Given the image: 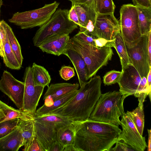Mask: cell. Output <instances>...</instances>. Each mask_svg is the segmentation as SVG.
Masks as SVG:
<instances>
[{"instance_id": "obj_31", "label": "cell", "mask_w": 151, "mask_h": 151, "mask_svg": "<svg viewBox=\"0 0 151 151\" xmlns=\"http://www.w3.org/2000/svg\"><path fill=\"white\" fill-rule=\"evenodd\" d=\"M115 6L112 0H99L97 14H114Z\"/></svg>"}, {"instance_id": "obj_43", "label": "cell", "mask_w": 151, "mask_h": 151, "mask_svg": "<svg viewBox=\"0 0 151 151\" xmlns=\"http://www.w3.org/2000/svg\"><path fill=\"white\" fill-rule=\"evenodd\" d=\"M64 148V146L59 141H57L53 144L50 151H63Z\"/></svg>"}, {"instance_id": "obj_29", "label": "cell", "mask_w": 151, "mask_h": 151, "mask_svg": "<svg viewBox=\"0 0 151 151\" xmlns=\"http://www.w3.org/2000/svg\"><path fill=\"white\" fill-rule=\"evenodd\" d=\"M33 115L34 120L53 123L60 127L73 123L75 121L67 118L54 114L42 115Z\"/></svg>"}, {"instance_id": "obj_16", "label": "cell", "mask_w": 151, "mask_h": 151, "mask_svg": "<svg viewBox=\"0 0 151 151\" xmlns=\"http://www.w3.org/2000/svg\"><path fill=\"white\" fill-rule=\"evenodd\" d=\"M81 25L80 31L91 35L97 14L93 8L83 4H74Z\"/></svg>"}, {"instance_id": "obj_17", "label": "cell", "mask_w": 151, "mask_h": 151, "mask_svg": "<svg viewBox=\"0 0 151 151\" xmlns=\"http://www.w3.org/2000/svg\"><path fill=\"white\" fill-rule=\"evenodd\" d=\"M79 85L78 83H67L51 84L43 96V105L49 106L52 105L56 99L75 90L78 89Z\"/></svg>"}, {"instance_id": "obj_44", "label": "cell", "mask_w": 151, "mask_h": 151, "mask_svg": "<svg viewBox=\"0 0 151 151\" xmlns=\"http://www.w3.org/2000/svg\"><path fill=\"white\" fill-rule=\"evenodd\" d=\"M147 52L149 63L151 66V31L149 33L147 45Z\"/></svg>"}, {"instance_id": "obj_28", "label": "cell", "mask_w": 151, "mask_h": 151, "mask_svg": "<svg viewBox=\"0 0 151 151\" xmlns=\"http://www.w3.org/2000/svg\"><path fill=\"white\" fill-rule=\"evenodd\" d=\"M2 21L12 48L20 65L22 66L23 58L22 55L20 44L12 28L4 20H2Z\"/></svg>"}, {"instance_id": "obj_30", "label": "cell", "mask_w": 151, "mask_h": 151, "mask_svg": "<svg viewBox=\"0 0 151 151\" xmlns=\"http://www.w3.org/2000/svg\"><path fill=\"white\" fill-rule=\"evenodd\" d=\"M19 118H16L0 123V138L11 132L18 126Z\"/></svg>"}, {"instance_id": "obj_20", "label": "cell", "mask_w": 151, "mask_h": 151, "mask_svg": "<svg viewBox=\"0 0 151 151\" xmlns=\"http://www.w3.org/2000/svg\"><path fill=\"white\" fill-rule=\"evenodd\" d=\"M24 145L23 138L18 126L10 133L0 138V151H17Z\"/></svg>"}, {"instance_id": "obj_13", "label": "cell", "mask_w": 151, "mask_h": 151, "mask_svg": "<svg viewBox=\"0 0 151 151\" xmlns=\"http://www.w3.org/2000/svg\"><path fill=\"white\" fill-rule=\"evenodd\" d=\"M35 137L41 147L42 151H50L53 144L58 141L57 132L60 127L50 122L34 120Z\"/></svg>"}, {"instance_id": "obj_8", "label": "cell", "mask_w": 151, "mask_h": 151, "mask_svg": "<svg viewBox=\"0 0 151 151\" xmlns=\"http://www.w3.org/2000/svg\"><path fill=\"white\" fill-rule=\"evenodd\" d=\"M149 33L142 35L139 41L134 46L129 48L126 46L130 63L137 70L141 78H147L151 68L147 52Z\"/></svg>"}, {"instance_id": "obj_33", "label": "cell", "mask_w": 151, "mask_h": 151, "mask_svg": "<svg viewBox=\"0 0 151 151\" xmlns=\"http://www.w3.org/2000/svg\"><path fill=\"white\" fill-rule=\"evenodd\" d=\"M59 72L61 78L66 81L70 80L75 75L74 68L70 66H63Z\"/></svg>"}, {"instance_id": "obj_34", "label": "cell", "mask_w": 151, "mask_h": 151, "mask_svg": "<svg viewBox=\"0 0 151 151\" xmlns=\"http://www.w3.org/2000/svg\"><path fill=\"white\" fill-rule=\"evenodd\" d=\"M73 37L81 42L95 45L94 40L96 38L93 35L80 31Z\"/></svg>"}, {"instance_id": "obj_38", "label": "cell", "mask_w": 151, "mask_h": 151, "mask_svg": "<svg viewBox=\"0 0 151 151\" xmlns=\"http://www.w3.org/2000/svg\"><path fill=\"white\" fill-rule=\"evenodd\" d=\"M147 82V79L146 77H144L142 78L137 88V92L134 95L135 97L138 98L142 92H146V88Z\"/></svg>"}, {"instance_id": "obj_32", "label": "cell", "mask_w": 151, "mask_h": 151, "mask_svg": "<svg viewBox=\"0 0 151 151\" xmlns=\"http://www.w3.org/2000/svg\"><path fill=\"white\" fill-rule=\"evenodd\" d=\"M122 74V71L113 70L106 73L103 77V81L105 86L117 83Z\"/></svg>"}, {"instance_id": "obj_45", "label": "cell", "mask_w": 151, "mask_h": 151, "mask_svg": "<svg viewBox=\"0 0 151 151\" xmlns=\"http://www.w3.org/2000/svg\"><path fill=\"white\" fill-rule=\"evenodd\" d=\"M63 151H79L73 144L65 146Z\"/></svg>"}, {"instance_id": "obj_25", "label": "cell", "mask_w": 151, "mask_h": 151, "mask_svg": "<svg viewBox=\"0 0 151 151\" xmlns=\"http://www.w3.org/2000/svg\"><path fill=\"white\" fill-rule=\"evenodd\" d=\"M69 124L59 128L57 131V138L64 146L73 144L75 131L74 124Z\"/></svg>"}, {"instance_id": "obj_5", "label": "cell", "mask_w": 151, "mask_h": 151, "mask_svg": "<svg viewBox=\"0 0 151 151\" xmlns=\"http://www.w3.org/2000/svg\"><path fill=\"white\" fill-rule=\"evenodd\" d=\"M69 10L59 9L50 19L40 27L33 38L35 46H38L47 38L57 35L69 34L78 28V25L68 16Z\"/></svg>"}, {"instance_id": "obj_46", "label": "cell", "mask_w": 151, "mask_h": 151, "mask_svg": "<svg viewBox=\"0 0 151 151\" xmlns=\"http://www.w3.org/2000/svg\"><path fill=\"white\" fill-rule=\"evenodd\" d=\"M148 133V145H147V151L151 150V130L150 129H147Z\"/></svg>"}, {"instance_id": "obj_10", "label": "cell", "mask_w": 151, "mask_h": 151, "mask_svg": "<svg viewBox=\"0 0 151 151\" xmlns=\"http://www.w3.org/2000/svg\"><path fill=\"white\" fill-rule=\"evenodd\" d=\"M120 125L122 128L118 138L134 151H144L147 147L145 137L139 133L130 116L125 113L121 116Z\"/></svg>"}, {"instance_id": "obj_49", "label": "cell", "mask_w": 151, "mask_h": 151, "mask_svg": "<svg viewBox=\"0 0 151 151\" xmlns=\"http://www.w3.org/2000/svg\"><path fill=\"white\" fill-rule=\"evenodd\" d=\"M5 114L3 110L0 109V122L4 118Z\"/></svg>"}, {"instance_id": "obj_12", "label": "cell", "mask_w": 151, "mask_h": 151, "mask_svg": "<svg viewBox=\"0 0 151 151\" xmlns=\"http://www.w3.org/2000/svg\"><path fill=\"white\" fill-rule=\"evenodd\" d=\"M120 31L119 21L114 14H97L91 35L97 38L113 40L116 34Z\"/></svg>"}, {"instance_id": "obj_42", "label": "cell", "mask_w": 151, "mask_h": 151, "mask_svg": "<svg viewBox=\"0 0 151 151\" xmlns=\"http://www.w3.org/2000/svg\"><path fill=\"white\" fill-rule=\"evenodd\" d=\"M147 84L146 88V91L147 93L148 96L151 101V68L149 70V72L147 77Z\"/></svg>"}, {"instance_id": "obj_2", "label": "cell", "mask_w": 151, "mask_h": 151, "mask_svg": "<svg viewBox=\"0 0 151 151\" xmlns=\"http://www.w3.org/2000/svg\"><path fill=\"white\" fill-rule=\"evenodd\" d=\"M101 83L100 76H94L80 87L68 103L47 114L58 115L74 121L88 119L101 94Z\"/></svg>"}, {"instance_id": "obj_39", "label": "cell", "mask_w": 151, "mask_h": 151, "mask_svg": "<svg viewBox=\"0 0 151 151\" xmlns=\"http://www.w3.org/2000/svg\"><path fill=\"white\" fill-rule=\"evenodd\" d=\"M134 5L147 8H151V0H132Z\"/></svg>"}, {"instance_id": "obj_40", "label": "cell", "mask_w": 151, "mask_h": 151, "mask_svg": "<svg viewBox=\"0 0 151 151\" xmlns=\"http://www.w3.org/2000/svg\"><path fill=\"white\" fill-rule=\"evenodd\" d=\"M27 151H42L40 145L35 137Z\"/></svg>"}, {"instance_id": "obj_11", "label": "cell", "mask_w": 151, "mask_h": 151, "mask_svg": "<svg viewBox=\"0 0 151 151\" xmlns=\"http://www.w3.org/2000/svg\"><path fill=\"white\" fill-rule=\"evenodd\" d=\"M24 82L16 79L8 71L4 70L0 80V90L7 96L19 109H23Z\"/></svg>"}, {"instance_id": "obj_23", "label": "cell", "mask_w": 151, "mask_h": 151, "mask_svg": "<svg viewBox=\"0 0 151 151\" xmlns=\"http://www.w3.org/2000/svg\"><path fill=\"white\" fill-rule=\"evenodd\" d=\"M78 89L74 91L55 100L52 105L49 106L43 105L38 109L33 114L35 115H45L63 106L68 103L77 93Z\"/></svg>"}, {"instance_id": "obj_24", "label": "cell", "mask_w": 151, "mask_h": 151, "mask_svg": "<svg viewBox=\"0 0 151 151\" xmlns=\"http://www.w3.org/2000/svg\"><path fill=\"white\" fill-rule=\"evenodd\" d=\"M139 24L142 35L151 31V8L136 6Z\"/></svg>"}, {"instance_id": "obj_14", "label": "cell", "mask_w": 151, "mask_h": 151, "mask_svg": "<svg viewBox=\"0 0 151 151\" xmlns=\"http://www.w3.org/2000/svg\"><path fill=\"white\" fill-rule=\"evenodd\" d=\"M121 71V75L117 83L119 87V91L126 97L134 95L142 78L131 63L127 64Z\"/></svg>"}, {"instance_id": "obj_7", "label": "cell", "mask_w": 151, "mask_h": 151, "mask_svg": "<svg viewBox=\"0 0 151 151\" xmlns=\"http://www.w3.org/2000/svg\"><path fill=\"white\" fill-rule=\"evenodd\" d=\"M59 5V3L55 1L38 9L17 12L13 14L9 21L19 26L22 29L40 27L50 19Z\"/></svg>"}, {"instance_id": "obj_35", "label": "cell", "mask_w": 151, "mask_h": 151, "mask_svg": "<svg viewBox=\"0 0 151 151\" xmlns=\"http://www.w3.org/2000/svg\"><path fill=\"white\" fill-rule=\"evenodd\" d=\"M95 45L98 47H115V40H108L103 38H97L94 40Z\"/></svg>"}, {"instance_id": "obj_22", "label": "cell", "mask_w": 151, "mask_h": 151, "mask_svg": "<svg viewBox=\"0 0 151 151\" xmlns=\"http://www.w3.org/2000/svg\"><path fill=\"white\" fill-rule=\"evenodd\" d=\"M34 120V118L19 119L18 127L23 138L25 151H27L35 137Z\"/></svg>"}, {"instance_id": "obj_47", "label": "cell", "mask_w": 151, "mask_h": 151, "mask_svg": "<svg viewBox=\"0 0 151 151\" xmlns=\"http://www.w3.org/2000/svg\"><path fill=\"white\" fill-rule=\"evenodd\" d=\"M0 109H2L4 111L8 109H12L14 108L8 106L0 100Z\"/></svg>"}, {"instance_id": "obj_21", "label": "cell", "mask_w": 151, "mask_h": 151, "mask_svg": "<svg viewBox=\"0 0 151 151\" xmlns=\"http://www.w3.org/2000/svg\"><path fill=\"white\" fill-rule=\"evenodd\" d=\"M147 96V93H142L138 97L139 101L138 106L132 111H127L126 113L130 116L138 131L141 135L143 134L145 124L143 104Z\"/></svg>"}, {"instance_id": "obj_1", "label": "cell", "mask_w": 151, "mask_h": 151, "mask_svg": "<svg viewBox=\"0 0 151 151\" xmlns=\"http://www.w3.org/2000/svg\"><path fill=\"white\" fill-rule=\"evenodd\" d=\"M74 146L79 151H110L122 130L114 124L89 119L76 121Z\"/></svg>"}, {"instance_id": "obj_3", "label": "cell", "mask_w": 151, "mask_h": 151, "mask_svg": "<svg viewBox=\"0 0 151 151\" xmlns=\"http://www.w3.org/2000/svg\"><path fill=\"white\" fill-rule=\"evenodd\" d=\"M126 97L119 91L101 93L89 119L119 126V117L125 113L123 103Z\"/></svg>"}, {"instance_id": "obj_53", "label": "cell", "mask_w": 151, "mask_h": 151, "mask_svg": "<svg viewBox=\"0 0 151 151\" xmlns=\"http://www.w3.org/2000/svg\"></svg>"}, {"instance_id": "obj_36", "label": "cell", "mask_w": 151, "mask_h": 151, "mask_svg": "<svg viewBox=\"0 0 151 151\" xmlns=\"http://www.w3.org/2000/svg\"><path fill=\"white\" fill-rule=\"evenodd\" d=\"M115 144V146L113 148L111 147L110 151H134L131 147L122 140H118Z\"/></svg>"}, {"instance_id": "obj_37", "label": "cell", "mask_w": 151, "mask_h": 151, "mask_svg": "<svg viewBox=\"0 0 151 151\" xmlns=\"http://www.w3.org/2000/svg\"><path fill=\"white\" fill-rule=\"evenodd\" d=\"M68 16L69 19L71 21L77 24L79 27L81 26L78 17L73 4H72L71 8L69 10Z\"/></svg>"}, {"instance_id": "obj_4", "label": "cell", "mask_w": 151, "mask_h": 151, "mask_svg": "<svg viewBox=\"0 0 151 151\" xmlns=\"http://www.w3.org/2000/svg\"><path fill=\"white\" fill-rule=\"evenodd\" d=\"M67 48L76 52L83 58L87 67L89 79L106 66L114 54L111 47H98L81 42L73 37L70 39Z\"/></svg>"}, {"instance_id": "obj_50", "label": "cell", "mask_w": 151, "mask_h": 151, "mask_svg": "<svg viewBox=\"0 0 151 151\" xmlns=\"http://www.w3.org/2000/svg\"><path fill=\"white\" fill-rule=\"evenodd\" d=\"M99 0H94V9L97 14V6Z\"/></svg>"}, {"instance_id": "obj_48", "label": "cell", "mask_w": 151, "mask_h": 151, "mask_svg": "<svg viewBox=\"0 0 151 151\" xmlns=\"http://www.w3.org/2000/svg\"><path fill=\"white\" fill-rule=\"evenodd\" d=\"M0 55L2 58L4 56V47L3 45L2 38L0 32Z\"/></svg>"}, {"instance_id": "obj_52", "label": "cell", "mask_w": 151, "mask_h": 151, "mask_svg": "<svg viewBox=\"0 0 151 151\" xmlns=\"http://www.w3.org/2000/svg\"></svg>"}, {"instance_id": "obj_18", "label": "cell", "mask_w": 151, "mask_h": 151, "mask_svg": "<svg viewBox=\"0 0 151 151\" xmlns=\"http://www.w3.org/2000/svg\"><path fill=\"white\" fill-rule=\"evenodd\" d=\"M67 56L73 64L77 75L79 85L81 86L89 79L87 65L83 58L77 52L67 48L63 53Z\"/></svg>"}, {"instance_id": "obj_19", "label": "cell", "mask_w": 151, "mask_h": 151, "mask_svg": "<svg viewBox=\"0 0 151 151\" xmlns=\"http://www.w3.org/2000/svg\"><path fill=\"white\" fill-rule=\"evenodd\" d=\"M0 32L4 47V56L2 58L4 63L8 68L18 70L21 67L12 50L2 20L0 21Z\"/></svg>"}, {"instance_id": "obj_51", "label": "cell", "mask_w": 151, "mask_h": 151, "mask_svg": "<svg viewBox=\"0 0 151 151\" xmlns=\"http://www.w3.org/2000/svg\"><path fill=\"white\" fill-rule=\"evenodd\" d=\"M3 4V0H0V12H1V6Z\"/></svg>"}, {"instance_id": "obj_26", "label": "cell", "mask_w": 151, "mask_h": 151, "mask_svg": "<svg viewBox=\"0 0 151 151\" xmlns=\"http://www.w3.org/2000/svg\"><path fill=\"white\" fill-rule=\"evenodd\" d=\"M32 68V75L36 85L45 87L48 86L51 78L47 70L43 67L33 63Z\"/></svg>"}, {"instance_id": "obj_15", "label": "cell", "mask_w": 151, "mask_h": 151, "mask_svg": "<svg viewBox=\"0 0 151 151\" xmlns=\"http://www.w3.org/2000/svg\"><path fill=\"white\" fill-rule=\"evenodd\" d=\"M70 39L68 34L55 35L45 40L38 47L43 52L59 56L66 49Z\"/></svg>"}, {"instance_id": "obj_41", "label": "cell", "mask_w": 151, "mask_h": 151, "mask_svg": "<svg viewBox=\"0 0 151 151\" xmlns=\"http://www.w3.org/2000/svg\"><path fill=\"white\" fill-rule=\"evenodd\" d=\"M72 4H79L86 5L94 9V0H68Z\"/></svg>"}, {"instance_id": "obj_9", "label": "cell", "mask_w": 151, "mask_h": 151, "mask_svg": "<svg viewBox=\"0 0 151 151\" xmlns=\"http://www.w3.org/2000/svg\"><path fill=\"white\" fill-rule=\"evenodd\" d=\"M24 89L22 110L32 114L35 113L45 87L36 85L34 81L32 68H26L23 76Z\"/></svg>"}, {"instance_id": "obj_6", "label": "cell", "mask_w": 151, "mask_h": 151, "mask_svg": "<svg viewBox=\"0 0 151 151\" xmlns=\"http://www.w3.org/2000/svg\"><path fill=\"white\" fill-rule=\"evenodd\" d=\"M120 13V32L126 46L130 48L137 44L142 35L136 7L131 4H124L121 8Z\"/></svg>"}, {"instance_id": "obj_27", "label": "cell", "mask_w": 151, "mask_h": 151, "mask_svg": "<svg viewBox=\"0 0 151 151\" xmlns=\"http://www.w3.org/2000/svg\"><path fill=\"white\" fill-rule=\"evenodd\" d=\"M115 47L119 57L122 70L130 63L126 45L121 35L120 31L116 35L115 38Z\"/></svg>"}]
</instances>
